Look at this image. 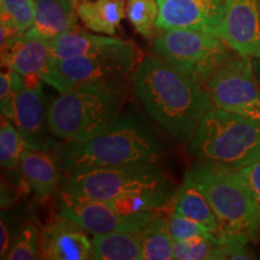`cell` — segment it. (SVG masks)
Returning a JSON list of instances; mask_svg holds the SVG:
<instances>
[{"instance_id":"1","label":"cell","mask_w":260,"mask_h":260,"mask_svg":"<svg viewBox=\"0 0 260 260\" xmlns=\"http://www.w3.org/2000/svg\"><path fill=\"white\" fill-rule=\"evenodd\" d=\"M132 84L148 116L181 144L193 140L203 117L214 107L206 87L157 56L139 61Z\"/></svg>"},{"instance_id":"2","label":"cell","mask_w":260,"mask_h":260,"mask_svg":"<svg viewBox=\"0 0 260 260\" xmlns=\"http://www.w3.org/2000/svg\"><path fill=\"white\" fill-rule=\"evenodd\" d=\"M161 153V142L149 123L133 110H125L90 135L65 142L57 160L67 175L92 168L159 162Z\"/></svg>"},{"instance_id":"3","label":"cell","mask_w":260,"mask_h":260,"mask_svg":"<svg viewBox=\"0 0 260 260\" xmlns=\"http://www.w3.org/2000/svg\"><path fill=\"white\" fill-rule=\"evenodd\" d=\"M186 180L203 191L218 223L220 243H245L260 235V213L236 170L201 160L188 169Z\"/></svg>"},{"instance_id":"4","label":"cell","mask_w":260,"mask_h":260,"mask_svg":"<svg viewBox=\"0 0 260 260\" xmlns=\"http://www.w3.org/2000/svg\"><path fill=\"white\" fill-rule=\"evenodd\" d=\"M125 98L122 80L83 84L60 93L48 106L51 133L65 142L88 136L123 111Z\"/></svg>"},{"instance_id":"5","label":"cell","mask_w":260,"mask_h":260,"mask_svg":"<svg viewBox=\"0 0 260 260\" xmlns=\"http://www.w3.org/2000/svg\"><path fill=\"white\" fill-rule=\"evenodd\" d=\"M188 149L200 160L239 170L260 159V122L213 107Z\"/></svg>"},{"instance_id":"6","label":"cell","mask_w":260,"mask_h":260,"mask_svg":"<svg viewBox=\"0 0 260 260\" xmlns=\"http://www.w3.org/2000/svg\"><path fill=\"white\" fill-rule=\"evenodd\" d=\"M60 190L109 201L144 191L171 190V186L159 162H136L71 171L65 175Z\"/></svg>"},{"instance_id":"7","label":"cell","mask_w":260,"mask_h":260,"mask_svg":"<svg viewBox=\"0 0 260 260\" xmlns=\"http://www.w3.org/2000/svg\"><path fill=\"white\" fill-rule=\"evenodd\" d=\"M232 51L218 35L207 31L171 29L153 39L155 56L203 86L232 59Z\"/></svg>"},{"instance_id":"8","label":"cell","mask_w":260,"mask_h":260,"mask_svg":"<svg viewBox=\"0 0 260 260\" xmlns=\"http://www.w3.org/2000/svg\"><path fill=\"white\" fill-rule=\"evenodd\" d=\"M139 61L138 48L133 42L125 41L119 47L99 53L50 58L41 80L59 93H65L83 84L123 80L134 71Z\"/></svg>"},{"instance_id":"9","label":"cell","mask_w":260,"mask_h":260,"mask_svg":"<svg viewBox=\"0 0 260 260\" xmlns=\"http://www.w3.org/2000/svg\"><path fill=\"white\" fill-rule=\"evenodd\" d=\"M205 87L214 107L260 122V86L252 57L234 56Z\"/></svg>"},{"instance_id":"10","label":"cell","mask_w":260,"mask_h":260,"mask_svg":"<svg viewBox=\"0 0 260 260\" xmlns=\"http://www.w3.org/2000/svg\"><path fill=\"white\" fill-rule=\"evenodd\" d=\"M57 207L60 216L79 224L92 235L112 233H141L159 211L121 214L107 201L90 199L60 190Z\"/></svg>"},{"instance_id":"11","label":"cell","mask_w":260,"mask_h":260,"mask_svg":"<svg viewBox=\"0 0 260 260\" xmlns=\"http://www.w3.org/2000/svg\"><path fill=\"white\" fill-rule=\"evenodd\" d=\"M216 35L236 54L260 58V0H225Z\"/></svg>"},{"instance_id":"12","label":"cell","mask_w":260,"mask_h":260,"mask_svg":"<svg viewBox=\"0 0 260 260\" xmlns=\"http://www.w3.org/2000/svg\"><path fill=\"white\" fill-rule=\"evenodd\" d=\"M47 111L41 83L24 84L16 98L11 121L21 133L27 148L51 152L61 147L48 126Z\"/></svg>"},{"instance_id":"13","label":"cell","mask_w":260,"mask_h":260,"mask_svg":"<svg viewBox=\"0 0 260 260\" xmlns=\"http://www.w3.org/2000/svg\"><path fill=\"white\" fill-rule=\"evenodd\" d=\"M160 30L187 29L216 34L225 0H157Z\"/></svg>"},{"instance_id":"14","label":"cell","mask_w":260,"mask_h":260,"mask_svg":"<svg viewBox=\"0 0 260 260\" xmlns=\"http://www.w3.org/2000/svg\"><path fill=\"white\" fill-rule=\"evenodd\" d=\"M79 224L58 214L40 232L39 258L45 260L93 259V241Z\"/></svg>"},{"instance_id":"15","label":"cell","mask_w":260,"mask_h":260,"mask_svg":"<svg viewBox=\"0 0 260 260\" xmlns=\"http://www.w3.org/2000/svg\"><path fill=\"white\" fill-rule=\"evenodd\" d=\"M51 58L50 41L22 32L2 45V63L23 77H40Z\"/></svg>"},{"instance_id":"16","label":"cell","mask_w":260,"mask_h":260,"mask_svg":"<svg viewBox=\"0 0 260 260\" xmlns=\"http://www.w3.org/2000/svg\"><path fill=\"white\" fill-rule=\"evenodd\" d=\"M79 0H34V23L27 34L44 40L77 29Z\"/></svg>"},{"instance_id":"17","label":"cell","mask_w":260,"mask_h":260,"mask_svg":"<svg viewBox=\"0 0 260 260\" xmlns=\"http://www.w3.org/2000/svg\"><path fill=\"white\" fill-rule=\"evenodd\" d=\"M19 169L24 181L38 197H50L60 183L61 171L57 157L48 151L25 148Z\"/></svg>"},{"instance_id":"18","label":"cell","mask_w":260,"mask_h":260,"mask_svg":"<svg viewBox=\"0 0 260 260\" xmlns=\"http://www.w3.org/2000/svg\"><path fill=\"white\" fill-rule=\"evenodd\" d=\"M124 42L125 40L110 35L89 34L74 29L50 40L51 58H69L99 53L119 47Z\"/></svg>"},{"instance_id":"19","label":"cell","mask_w":260,"mask_h":260,"mask_svg":"<svg viewBox=\"0 0 260 260\" xmlns=\"http://www.w3.org/2000/svg\"><path fill=\"white\" fill-rule=\"evenodd\" d=\"M126 15L124 0H79L77 16L89 30L113 37Z\"/></svg>"},{"instance_id":"20","label":"cell","mask_w":260,"mask_h":260,"mask_svg":"<svg viewBox=\"0 0 260 260\" xmlns=\"http://www.w3.org/2000/svg\"><path fill=\"white\" fill-rule=\"evenodd\" d=\"M170 204L172 211L200 223L218 239L219 229L216 216L206 197L193 182L184 178L183 184L171 197Z\"/></svg>"},{"instance_id":"21","label":"cell","mask_w":260,"mask_h":260,"mask_svg":"<svg viewBox=\"0 0 260 260\" xmlns=\"http://www.w3.org/2000/svg\"><path fill=\"white\" fill-rule=\"evenodd\" d=\"M93 259L139 260L142 258L140 233H112L94 235Z\"/></svg>"},{"instance_id":"22","label":"cell","mask_w":260,"mask_h":260,"mask_svg":"<svg viewBox=\"0 0 260 260\" xmlns=\"http://www.w3.org/2000/svg\"><path fill=\"white\" fill-rule=\"evenodd\" d=\"M142 258L145 260L174 259V237L169 219L159 212L149 220L141 233Z\"/></svg>"},{"instance_id":"23","label":"cell","mask_w":260,"mask_h":260,"mask_svg":"<svg viewBox=\"0 0 260 260\" xmlns=\"http://www.w3.org/2000/svg\"><path fill=\"white\" fill-rule=\"evenodd\" d=\"M126 17L146 39H154L160 32L157 0H126Z\"/></svg>"},{"instance_id":"24","label":"cell","mask_w":260,"mask_h":260,"mask_svg":"<svg viewBox=\"0 0 260 260\" xmlns=\"http://www.w3.org/2000/svg\"><path fill=\"white\" fill-rule=\"evenodd\" d=\"M170 198V190L144 191L124 195L117 199L109 200L107 203L121 214H138L148 211H159L169 203Z\"/></svg>"},{"instance_id":"25","label":"cell","mask_w":260,"mask_h":260,"mask_svg":"<svg viewBox=\"0 0 260 260\" xmlns=\"http://www.w3.org/2000/svg\"><path fill=\"white\" fill-rule=\"evenodd\" d=\"M25 148V142L14 122L8 117L2 116L0 128V162L8 170H15L21 165V159Z\"/></svg>"},{"instance_id":"26","label":"cell","mask_w":260,"mask_h":260,"mask_svg":"<svg viewBox=\"0 0 260 260\" xmlns=\"http://www.w3.org/2000/svg\"><path fill=\"white\" fill-rule=\"evenodd\" d=\"M2 24L19 34L27 31L34 23V0H0Z\"/></svg>"},{"instance_id":"27","label":"cell","mask_w":260,"mask_h":260,"mask_svg":"<svg viewBox=\"0 0 260 260\" xmlns=\"http://www.w3.org/2000/svg\"><path fill=\"white\" fill-rule=\"evenodd\" d=\"M40 233L35 224L27 223L17 233L14 243L6 255L9 260H32L39 258Z\"/></svg>"},{"instance_id":"28","label":"cell","mask_w":260,"mask_h":260,"mask_svg":"<svg viewBox=\"0 0 260 260\" xmlns=\"http://www.w3.org/2000/svg\"><path fill=\"white\" fill-rule=\"evenodd\" d=\"M220 242L209 240H174V259L178 260H206L217 259Z\"/></svg>"},{"instance_id":"29","label":"cell","mask_w":260,"mask_h":260,"mask_svg":"<svg viewBox=\"0 0 260 260\" xmlns=\"http://www.w3.org/2000/svg\"><path fill=\"white\" fill-rule=\"evenodd\" d=\"M168 219L174 240L203 239L213 242H219V240L204 225H201L200 223L187 218V217L182 216V214L175 212V211H172Z\"/></svg>"},{"instance_id":"30","label":"cell","mask_w":260,"mask_h":260,"mask_svg":"<svg viewBox=\"0 0 260 260\" xmlns=\"http://www.w3.org/2000/svg\"><path fill=\"white\" fill-rule=\"evenodd\" d=\"M24 86V79L22 75L15 71H3L0 75V106L2 115L11 119L15 111L16 98L22 87Z\"/></svg>"},{"instance_id":"31","label":"cell","mask_w":260,"mask_h":260,"mask_svg":"<svg viewBox=\"0 0 260 260\" xmlns=\"http://www.w3.org/2000/svg\"><path fill=\"white\" fill-rule=\"evenodd\" d=\"M260 213V159L236 170Z\"/></svg>"},{"instance_id":"32","label":"cell","mask_w":260,"mask_h":260,"mask_svg":"<svg viewBox=\"0 0 260 260\" xmlns=\"http://www.w3.org/2000/svg\"><path fill=\"white\" fill-rule=\"evenodd\" d=\"M10 239H11V236H10L9 233V225L5 222L4 217H3L2 223H0V258L2 259L6 258L10 248H11Z\"/></svg>"},{"instance_id":"33","label":"cell","mask_w":260,"mask_h":260,"mask_svg":"<svg viewBox=\"0 0 260 260\" xmlns=\"http://www.w3.org/2000/svg\"><path fill=\"white\" fill-rule=\"evenodd\" d=\"M253 65H254V70L260 86V58H253Z\"/></svg>"}]
</instances>
